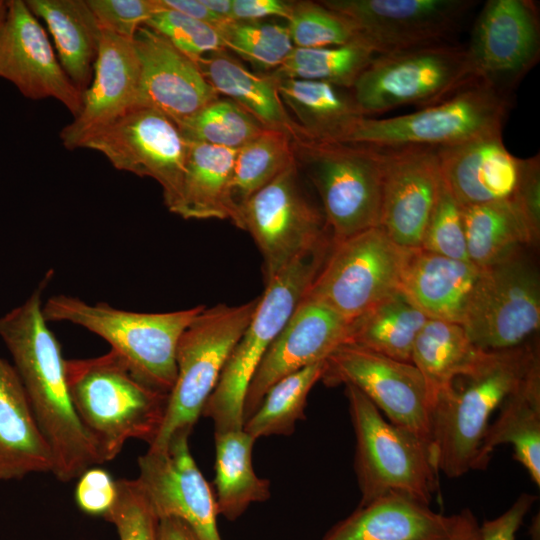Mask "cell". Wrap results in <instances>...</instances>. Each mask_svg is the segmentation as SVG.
<instances>
[{"label":"cell","instance_id":"6da1fadb","mask_svg":"<svg viewBox=\"0 0 540 540\" xmlns=\"http://www.w3.org/2000/svg\"><path fill=\"white\" fill-rule=\"evenodd\" d=\"M52 278L49 271L22 304L0 317V338L50 448L52 473L68 482L102 461L74 409L61 345L43 314L42 296Z\"/></svg>","mask_w":540,"mask_h":540},{"label":"cell","instance_id":"7a4b0ae2","mask_svg":"<svg viewBox=\"0 0 540 540\" xmlns=\"http://www.w3.org/2000/svg\"><path fill=\"white\" fill-rule=\"evenodd\" d=\"M539 358L535 347L485 351L476 366L457 377L431 408L434 466L449 478L479 470V453L492 413Z\"/></svg>","mask_w":540,"mask_h":540},{"label":"cell","instance_id":"3957f363","mask_svg":"<svg viewBox=\"0 0 540 540\" xmlns=\"http://www.w3.org/2000/svg\"><path fill=\"white\" fill-rule=\"evenodd\" d=\"M65 372L74 409L102 463L114 459L129 439L153 443L169 394L140 381L113 350L92 358L65 359Z\"/></svg>","mask_w":540,"mask_h":540},{"label":"cell","instance_id":"277c9868","mask_svg":"<svg viewBox=\"0 0 540 540\" xmlns=\"http://www.w3.org/2000/svg\"><path fill=\"white\" fill-rule=\"evenodd\" d=\"M205 306L164 313H143L89 304L77 297L54 295L43 304L47 322H68L110 344L144 384L169 394L177 376L176 348L184 330Z\"/></svg>","mask_w":540,"mask_h":540},{"label":"cell","instance_id":"5b68a950","mask_svg":"<svg viewBox=\"0 0 540 540\" xmlns=\"http://www.w3.org/2000/svg\"><path fill=\"white\" fill-rule=\"evenodd\" d=\"M331 243L293 261L266 283L251 321L231 351L202 415L214 432L243 428V405L250 381L323 264Z\"/></svg>","mask_w":540,"mask_h":540},{"label":"cell","instance_id":"8992f818","mask_svg":"<svg viewBox=\"0 0 540 540\" xmlns=\"http://www.w3.org/2000/svg\"><path fill=\"white\" fill-rule=\"evenodd\" d=\"M293 152L321 198L332 243L380 226L382 149L304 139L293 141Z\"/></svg>","mask_w":540,"mask_h":540},{"label":"cell","instance_id":"52a82bcc","mask_svg":"<svg viewBox=\"0 0 540 540\" xmlns=\"http://www.w3.org/2000/svg\"><path fill=\"white\" fill-rule=\"evenodd\" d=\"M345 393L356 439L359 504L395 493L429 505L438 489V471L428 448L412 433L385 419L353 385H345Z\"/></svg>","mask_w":540,"mask_h":540},{"label":"cell","instance_id":"ba28073f","mask_svg":"<svg viewBox=\"0 0 540 540\" xmlns=\"http://www.w3.org/2000/svg\"><path fill=\"white\" fill-rule=\"evenodd\" d=\"M258 302L259 297L235 306L204 307L184 330L176 348V380L159 433L149 447L160 448L178 433H191Z\"/></svg>","mask_w":540,"mask_h":540},{"label":"cell","instance_id":"9c48e42d","mask_svg":"<svg viewBox=\"0 0 540 540\" xmlns=\"http://www.w3.org/2000/svg\"><path fill=\"white\" fill-rule=\"evenodd\" d=\"M477 83L466 46L446 43L378 54L351 92L370 117L405 105L432 106Z\"/></svg>","mask_w":540,"mask_h":540},{"label":"cell","instance_id":"30bf717a","mask_svg":"<svg viewBox=\"0 0 540 540\" xmlns=\"http://www.w3.org/2000/svg\"><path fill=\"white\" fill-rule=\"evenodd\" d=\"M512 96L477 83L416 112L391 118H362L343 143L377 148H442L502 134Z\"/></svg>","mask_w":540,"mask_h":540},{"label":"cell","instance_id":"8fae6325","mask_svg":"<svg viewBox=\"0 0 540 540\" xmlns=\"http://www.w3.org/2000/svg\"><path fill=\"white\" fill-rule=\"evenodd\" d=\"M412 250L395 243L380 226L331 243L302 299L323 303L352 321L399 291Z\"/></svg>","mask_w":540,"mask_h":540},{"label":"cell","instance_id":"7c38bea8","mask_svg":"<svg viewBox=\"0 0 540 540\" xmlns=\"http://www.w3.org/2000/svg\"><path fill=\"white\" fill-rule=\"evenodd\" d=\"M462 326L484 351L524 344L540 326L538 270L520 252L481 268Z\"/></svg>","mask_w":540,"mask_h":540},{"label":"cell","instance_id":"4fadbf2b","mask_svg":"<svg viewBox=\"0 0 540 540\" xmlns=\"http://www.w3.org/2000/svg\"><path fill=\"white\" fill-rule=\"evenodd\" d=\"M188 147L172 119L147 107L131 108L81 146L102 153L118 170L153 178L174 214L180 206Z\"/></svg>","mask_w":540,"mask_h":540},{"label":"cell","instance_id":"5bb4252c","mask_svg":"<svg viewBox=\"0 0 540 540\" xmlns=\"http://www.w3.org/2000/svg\"><path fill=\"white\" fill-rule=\"evenodd\" d=\"M264 261L266 283L304 254L331 241L325 220L303 193L296 162L239 209Z\"/></svg>","mask_w":540,"mask_h":540},{"label":"cell","instance_id":"9a60e30c","mask_svg":"<svg viewBox=\"0 0 540 540\" xmlns=\"http://www.w3.org/2000/svg\"><path fill=\"white\" fill-rule=\"evenodd\" d=\"M321 380L328 386L349 384L359 389L388 421L416 436L432 457L426 385L412 363L345 344L326 358Z\"/></svg>","mask_w":540,"mask_h":540},{"label":"cell","instance_id":"2e32d148","mask_svg":"<svg viewBox=\"0 0 540 540\" xmlns=\"http://www.w3.org/2000/svg\"><path fill=\"white\" fill-rule=\"evenodd\" d=\"M348 18L377 54L453 43L471 0H324Z\"/></svg>","mask_w":540,"mask_h":540},{"label":"cell","instance_id":"e0dca14e","mask_svg":"<svg viewBox=\"0 0 540 540\" xmlns=\"http://www.w3.org/2000/svg\"><path fill=\"white\" fill-rule=\"evenodd\" d=\"M466 51L479 82L512 96L540 57L534 2L489 0L478 14Z\"/></svg>","mask_w":540,"mask_h":540},{"label":"cell","instance_id":"ac0fdd59","mask_svg":"<svg viewBox=\"0 0 540 540\" xmlns=\"http://www.w3.org/2000/svg\"><path fill=\"white\" fill-rule=\"evenodd\" d=\"M189 436L181 432L163 447H149L138 459L137 480L159 519L183 521L197 540H222L215 496L191 454Z\"/></svg>","mask_w":540,"mask_h":540},{"label":"cell","instance_id":"d6986e66","mask_svg":"<svg viewBox=\"0 0 540 540\" xmlns=\"http://www.w3.org/2000/svg\"><path fill=\"white\" fill-rule=\"evenodd\" d=\"M351 321L323 303L301 299L254 373L243 405L244 422L283 377L326 360L349 341Z\"/></svg>","mask_w":540,"mask_h":540},{"label":"cell","instance_id":"ffe728a7","mask_svg":"<svg viewBox=\"0 0 540 540\" xmlns=\"http://www.w3.org/2000/svg\"><path fill=\"white\" fill-rule=\"evenodd\" d=\"M0 77L27 98H54L74 116L82 108V92L71 82L48 36L23 0L7 1L0 28Z\"/></svg>","mask_w":540,"mask_h":540},{"label":"cell","instance_id":"44dd1931","mask_svg":"<svg viewBox=\"0 0 540 540\" xmlns=\"http://www.w3.org/2000/svg\"><path fill=\"white\" fill-rule=\"evenodd\" d=\"M380 149L383 152L380 227L398 245L420 248L441 187L437 148Z\"/></svg>","mask_w":540,"mask_h":540},{"label":"cell","instance_id":"7402d4cb","mask_svg":"<svg viewBox=\"0 0 540 540\" xmlns=\"http://www.w3.org/2000/svg\"><path fill=\"white\" fill-rule=\"evenodd\" d=\"M140 75L134 107L152 108L176 125L219 97L197 62L143 25L134 38Z\"/></svg>","mask_w":540,"mask_h":540},{"label":"cell","instance_id":"603a6c76","mask_svg":"<svg viewBox=\"0 0 540 540\" xmlns=\"http://www.w3.org/2000/svg\"><path fill=\"white\" fill-rule=\"evenodd\" d=\"M140 66L133 40L102 30L92 82L82 93V108L60 132L63 145L81 148L91 135L134 107Z\"/></svg>","mask_w":540,"mask_h":540},{"label":"cell","instance_id":"cb8c5ba5","mask_svg":"<svg viewBox=\"0 0 540 540\" xmlns=\"http://www.w3.org/2000/svg\"><path fill=\"white\" fill-rule=\"evenodd\" d=\"M443 183L461 207L510 199L520 159L505 147L502 134L437 148Z\"/></svg>","mask_w":540,"mask_h":540},{"label":"cell","instance_id":"d4e9b609","mask_svg":"<svg viewBox=\"0 0 540 540\" xmlns=\"http://www.w3.org/2000/svg\"><path fill=\"white\" fill-rule=\"evenodd\" d=\"M457 514L435 512L428 504L387 494L358 507L321 540H447Z\"/></svg>","mask_w":540,"mask_h":540},{"label":"cell","instance_id":"484cf974","mask_svg":"<svg viewBox=\"0 0 540 540\" xmlns=\"http://www.w3.org/2000/svg\"><path fill=\"white\" fill-rule=\"evenodd\" d=\"M480 269L420 248L413 249L399 291L428 319L462 324Z\"/></svg>","mask_w":540,"mask_h":540},{"label":"cell","instance_id":"4316f807","mask_svg":"<svg viewBox=\"0 0 540 540\" xmlns=\"http://www.w3.org/2000/svg\"><path fill=\"white\" fill-rule=\"evenodd\" d=\"M52 470L50 448L19 375L0 356V480H18Z\"/></svg>","mask_w":540,"mask_h":540},{"label":"cell","instance_id":"83f0119b","mask_svg":"<svg viewBox=\"0 0 540 540\" xmlns=\"http://www.w3.org/2000/svg\"><path fill=\"white\" fill-rule=\"evenodd\" d=\"M197 64L218 95L235 102L265 128L282 131L293 141L306 139L281 99L273 72L254 73L226 50L210 53Z\"/></svg>","mask_w":540,"mask_h":540},{"label":"cell","instance_id":"f1b7e54d","mask_svg":"<svg viewBox=\"0 0 540 540\" xmlns=\"http://www.w3.org/2000/svg\"><path fill=\"white\" fill-rule=\"evenodd\" d=\"M496 420L489 424L479 453V470L485 469L494 449L513 447V457L540 486V358L500 404Z\"/></svg>","mask_w":540,"mask_h":540},{"label":"cell","instance_id":"f546056e","mask_svg":"<svg viewBox=\"0 0 540 540\" xmlns=\"http://www.w3.org/2000/svg\"><path fill=\"white\" fill-rule=\"evenodd\" d=\"M31 12L46 23L58 60L82 93L92 82L102 29L86 0H27Z\"/></svg>","mask_w":540,"mask_h":540},{"label":"cell","instance_id":"4dcf8cb0","mask_svg":"<svg viewBox=\"0 0 540 540\" xmlns=\"http://www.w3.org/2000/svg\"><path fill=\"white\" fill-rule=\"evenodd\" d=\"M237 150L189 141L181 201L176 215L184 219H229L240 228L231 199Z\"/></svg>","mask_w":540,"mask_h":540},{"label":"cell","instance_id":"1f68e13d","mask_svg":"<svg viewBox=\"0 0 540 540\" xmlns=\"http://www.w3.org/2000/svg\"><path fill=\"white\" fill-rule=\"evenodd\" d=\"M277 78L281 99L307 140L343 143L365 117L351 90L324 82Z\"/></svg>","mask_w":540,"mask_h":540},{"label":"cell","instance_id":"d6a6232c","mask_svg":"<svg viewBox=\"0 0 540 540\" xmlns=\"http://www.w3.org/2000/svg\"><path fill=\"white\" fill-rule=\"evenodd\" d=\"M484 352L471 342L462 324L426 321L414 342L411 363L424 379L430 410L437 397L457 377L469 373Z\"/></svg>","mask_w":540,"mask_h":540},{"label":"cell","instance_id":"836d02e7","mask_svg":"<svg viewBox=\"0 0 540 540\" xmlns=\"http://www.w3.org/2000/svg\"><path fill=\"white\" fill-rule=\"evenodd\" d=\"M215 501L218 514L235 520L252 504L271 496L270 482L260 478L252 465L255 443L243 428L214 432Z\"/></svg>","mask_w":540,"mask_h":540},{"label":"cell","instance_id":"e575fe53","mask_svg":"<svg viewBox=\"0 0 540 540\" xmlns=\"http://www.w3.org/2000/svg\"><path fill=\"white\" fill-rule=\"evenodd\" d=\"M469 261L479 269L537 244L510 199L461 207Z\"/></svg>","mask_w":540,"mask_h":540},{"label":"cell","instance_id":"d590c367","mask_svg":"<svg viewBox=\"0 0 540 540\" xmlns=\"http://www.w3.org/2000/svg\"><path fill=\"white\" fill-rule=\"evenodd\" d=\"M427 320L398 291L351 321L347 344L411 363L414 342Z\"/></svg>","mask_w":540,"mask_h":540},{"label":"cell","instance_id":"8d00e7d4","mask_svg":"<svg viewBox=\"0 0 540 540\" xmlns=\"http://www.w3.org/2000/svg\"><path fill=\"white\" fill-rule=\"evenodd\" d=\"M377 55L363 40L340 46L294 47L273 73L281 78L324 82L351 90L357 78Z\"/></svg>","mask_w":540,"mask_h":540},{"label":"cell","instance_id":"74e56055","mask_svg":"<svg viewBox=\"0 0 540 540\" xmlns=\"http://www.w3.org/2000/svg\"><path fill=\"white\" fill-rule=\"evenodd\" d=\"M325 360L304 367L277 381L265 394L243 429L255 440L271 435H290L304 418L307 397L321 380Z\"/></svg>","mask_w":540,"mask_h":540},{"label":"cell","instance_id":"f35d334b","mask_svg":"<svg viewBox=\"0 0 540 540\" xmlns=\"http://www.w3.org/2000/svg\"><path fill=\"white\" fill-rule=\"evenodd\" d=\"M294 163L293 139L282 131L266 129L240 147L231 179V199L238 211L249 197Z\"/></svg>","mask_w":540,"mask_h":540},{"label":"cell","instance_id":"ab89813d","mask_svg":"<svg viewBox=\"0 0 540 540\" xmlns=\"http://www.w3.org/2000/svg\"><path fill=\"white\" fill-rule=\"evenodd\" d=\"M177 126L188 141L235 150L267 129L235 102L220 96Z\"/></svg>","mask_w":540,"mask_h":540},{"label":"cell","instance_id":"60d3db41","mask_svg":"<svg viewBox=\"0 0 540 540\" xmlns=\"http://www.w3.org/2000/svg\"><path fill=\"white\" fill-rule=\"evenodd\" d=\"M218 30L226 51L270 72L278 69L294 48L287 24L232 20Z\"/></svg>","mask_w":540,"mask_h":540},{"label":"cell","instance_id":"b9f144b4","mask_svg":"<svg viewBox=\"0 0 540 540\" xmlns=\"http://www.w3.org/2000/svg\"><path fill=\"white\" fill-rule=\"evenodd\" d=\"M286 24L292 43L298 48L340 46L365 41L348 18L321 2L294 1Z\"/></svg>","mask_w":540,"mask_h":540},{"label":"cell","instance_id":"7bdbcfd3","mask_svg":"<svg viewBox=\"0 0 540 540\" xmlns=\"http://www.w3.org/2000/svg\"><path fill=\"white\" fill-rule=\"evenodd\" d=\"M144 25L196 62L210 53L225 50L216 27L164 6Z\"/></svg>","mask_w":540,"mask_h":540},{"label":"cell","instance_id":"ee69618b","mask_svg":"<svg viewBox=\"0 0 540 540\" xmlns=\"http://www.w3.org/2000/svg\"><path fill=\"white\" fill-rule=\"evenodd\" d=\"M117 497L103 516L112 523L120 540H159V518L137 479L116 480Z\"/></svg>","mask_w":540,"mask_h":540},{"label":"cell","instance_id":"f6af8a7d","mask_svg":"<svg viewBox=\"0 0 540 540\" xmlns=\"http://www.w3.org/2000/svg\"><path fill=\"white\" fill-rule=\"evenodd\" d=\"M442 179V178H441ZM420 249L445 257L469 261L461 206L443 181Z\"/></svg>","mask_w":540,"mask_h":540},{"label":"cell","instance_id":"bcb514c9","mask_svg":"<svg viewBox=\"0 0 540 540\" xmlns=\"http://www.w3.org/2000/svg\"><path fill=\"white\" fill-rule=\"evenodd\" d=\"M102 30L133 40L137 30L163 6L160 0H86Z\"/></svg>","mask_w":540,"mask_h":540},{"label":"cell","instance_id":"7dc6e473","mask_svg":"<svg viewBox=\"0 0 540 540\" xmlns=\"http://www.w3.org/2000/svg\"><path fill=\"white\" fill-rule=\"evenodd\" d=\"M510 200L538 243L540 237V157L520 159L519 178Z\"/></svg>","mask_w":540,"mask_h":540},{"label":"cell","instance_id":"c3c4849f","mask_svg":"<svg viewBox=\"0 0 540 540\" xmlns=\"http://www.w3.org/2000/svg\"><path fill=\"white\" fill-rule=\"evenodd\" d=\"M78 478L75 499L79 508L87 514L104 516L116 500V480L107 471L94 467Z\"/></svg>","mask_w":540,"mask_h":540},{"label":"cell","instance_id":"681fc988","mask_svg":"<svg viewBox=\"0 0 540 540\" xmlns=\"http://www.w3.org/2000/svg\"><path fill=\"white\" fill-rule=\"evenodd\" d=\"M536 500L533 494H520L505 512L482 523L479 540H515L516 532Z\"/></svg>","mask_w":540,"mask_h":540},{"label":"cell","instance_id":"f907efd6","mask_svg":"<svg viewBox=\"0 0 540 540\" xmlns=\"http://www.w3.org/2000/svg\"><path fill=\"white\" fill-rule=\"evenodd\" d=\"M293 1L283 0H232V19L236 21H261L267 18L289 19Z\"/></svg>","mask_w":540,"mask_h":540},{"label":"cell","instance_id":"816d5d0a","mask_svg":"<svg viewBox=\"0 0 540 540\" xmlns=\"http://www.w3.org/2000/svg\"><path fill=\"white\" fill-rule=\"evenodd\" d=\"M160 3L169 9L180 12L190 18L207 23L219 29L228 22L211 12L201 0H160Z\"/></svg>","mask_w":540,"mask_h":540},{"label":"cell","instance_id":"f5cc1de1","mask_svg":"<svg viewBox=\"0 0 540 540\" xmlns=\"http://www.w3.org/2000/svg\"><path fill=\"white\" fill-rule=\"evenodd\" d=\"M479 523L473 512L463 509L457 513V521L447 540H479Z\"/></svg>","mask_w":540,"mask_h":540},{"label":"cell","instance_id":"db71d44e","mask_svg":"<svg viewBox=\"0 0 540 540\" xmlns=\"http://www.w3.org/2000/svg\"><path fill=\"white\" fill-rule=\"evenodd\" d=\"M158 538L159 540H197L183 521L173 517L159 520Z\"/></svg>","mask_w":540,"mask_h":540},{"label":"cell","instance_id":"11a10c76","mask_svg":"<svg viewBox=\"0 0 540 540\" xmlns=\"http://www.w3.org/2000/svg\"><path fill=\"white\" fill-rule=\"evenodd\" d=\"M211 12L226 21H232V0H201Z\"/></svg>","mask_w":540,"mask_h":540},{"label":"cell","instance_id":"9f6ffc18","mask_svg":"<svg viewBox=\"0 0 540 540\" xmlns=\"http://www.w3.org/2000/svg\"><path fill=\"white\" fill-rule=\"evenodd\" d=\"M7 13V1L0 0V28Z\"/></svg>","mask_w":540,"mask_h":540}]
</instances>
